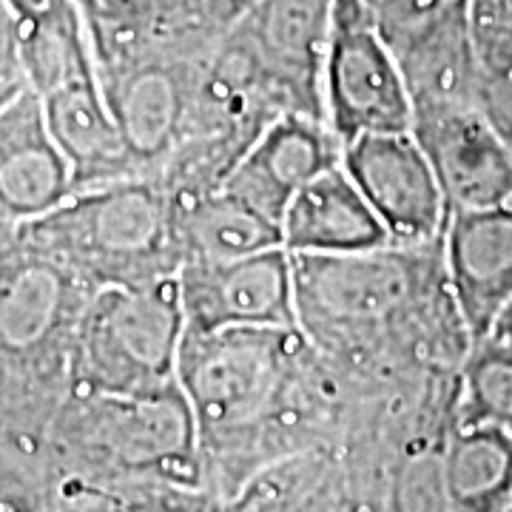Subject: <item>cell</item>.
Segmentation results:
<instances>
[{
	"label": "cell",
	"mask_w": 512,
	"mask_h": 512,
	"mask_svg": "<svg viewBox=\"0 0 512 512\" xmlns=\"http://www.w3.org/2000/svg\"><path fill=\"white\" fill-rule=\"evenodd\" d=\"M342 373L296 328L185 330L177 384L208 476L262 464L265 444H293L336 399Z\"/></svg>",
	"instance_id": "cell-1"
},
{
	"label": "cell",
	"mask_w": 512,
	"mask_h": 512,
	"mask_svg": "<svg viewBox=\"0 0 512 512\" xmlns=\"http://www.w3.org/2000/svg\"><path fill=\"white\" fill-rule=\"evenodd\" d=\"M291 262L296 330L348 382L376 379L402 359L444 274L441 242Z\"/></svg>",
	"instance_id": "cell-2"
},
{
	"label": "cell",
	"mask_w": 512,
	"mask_h": 512,
	"mask_svg": "<svg viewBox=\"0 0 512 512\" xmlns=\"http://www.w3.org/2000/svg\"><path fill=\"white\" fill-rule=\"evenodd\" d=\"M92 288L15 231H0V450L43 461L69 396L74 333Z\"/></svg>",
	"instance_id": "cell-3"
},
{
	"label": "cell",
	"mask_w": 512,
	"mask_h": 512,
	"mask_svg": "<svg viewBox=\"0 0 512 512\" xmlns=\"http://www.w3.org/2000/svg\"><path fill=\"white\" fill-rule=\"evenodd\" d=\"M46 476L103 490L168 484L202 493L205 461L180 384L148 393H69L43 447Z\"/></svg>",
	"instance_id": "cell-4"
},
{
	"label": "cell",
	"mask_w": 512,
	"mask_h": 512,
	"mask_svg": "<svg viewBox=\"0 0 512 512\" xmlns=\"http://www.w3.org/2000/svg\"><path fill=\"white\" fill-rule=\"evenodd\" d=\"M15 231L92 291L163 282L183 265L177 211L157 177L74 191L55 211Z\"/></svg>",
	"instance_id": "cell-5"
},
{
	"label": "cell",
	"mask_w": 512,
	"mask_h": 512,
	"mask_svg": "<svg viewBox=\"0 0 512 512\" xmlns=\"http://www.w3.org/2000/svg\"><path fill=\"white\" fill-rule=\"evenodd\" d=\"M185 336L177 276L140 288H100L74 333L69 393H148L177 382Z\"/></svg>",
	"instance_id": "cell-6"
},
{
	"label": "cell",
	"mask_w": 512,
	"mask_h": 512,
	"mask_svg": "<svg viewBox=\"0 0 512 512\" xmlns=\"http://www.w3.org/2000/svg\"><path fill=\"white\" fill-rule=\"evenodd\" d=\"M211 55L151 49L94 63L100 92L140 177H157L183 143Z\"/></svg>",
	"instance_id": "cell-7"
},
{
	"label": "cell",
	"mask_w": 512,
	"mask_h": 512,
	"mask_svg": "<svg viewBox=\"0 0 512 512\" xmlns=\"http://www.w3.org/2000/svg\"><path fill=\"white\" fill-rule=\"evenodd\" d=\"M322 117L342 148L367 134L410 131L399 63L362 0H333L322 66Z\"/></svg>",
	"instance_id": "cell-8"
},
{
	"label": "cell",
	"mask_w": 512,
	"mask_h": 512,
	"mask_svg": "<svg viewBox=\"0 0 512 512\" xmlns=\"http://www.w3.org/2000/svg\"><path fill=\"white\" fill-rule=\"evenodd\" d=\"M342 168L384 225L390 245H439L450 205L413 131L367 134L342 148Z\"/></svg>",
	"instance_id": "cell-9"
},
{
	"label": "cell",
	"mask_w": 512,
	"mask_h": 512,
	"mask_svg": "<svg viewBox=\"0 0 512 512\" xmlns=\"http://www.w3.org/2000/svg\"><path fill=\"white\" fill-rule=\"evenodd\" d=\"M333 0H254L234 23L285 114L322 117V66Z\"/></svg>",
	"instance_id": "cell-10"
},
{
	"label": "cell",
	"mask_w": 512,
	"mask_h": 512,
	"mask_svg": "<svg viewBox=\"0 0 512 512\" xmlns=\"http://www.w3.org/2000/svg\"><path fill=\"white\" fill-rule=\"evenodd\" d=\"M185 330L296 328L293 262L271 248L228 262H191L177 271Z\"/></svg>",
	"instance_id": "cell-11"
},
{
	"label": "cell",
	"mask_w": 512,
	"mask_h": 512,
	"mask_svg": "<svg viewBox=\"0 0 512 512\" xmlns=\"http://www.w3.org/2000/svg\"><path fill=\"white\" fill-rule=\"evenodd\" d=\"M441 265L470 345L481 342L512 302V200L450 214Z\"/></svg>",
	"instance_id": "cell-12"
},
{
	"label": "cell",
	"mask_w": 512,
	"mask_h": 512,
	"mask_svg": "<svg viewBox=\"0 0 512 512\" xmlns=\"http://www.w3.org/2000/svg\"><path fill=\"white\" fill-rule=\"evenodd\" d=\"M336 165H342V143L325 120L279 114L262 128L222 188L279 222L288 202Z\"/></svg>",
	"instance_id": "cell-13"
},
{
	"label": "cell",
	"mask_w": 512,
	"mask_h": 512,
	"mask_svg": "<svg viewBox=\"0 0 512 512\" xmlns=\"http://www.w3.org/2000/svg\"><path fill=\"white\" fill-rule=\"evenodd\" d=\"M410 131L439 180L450 214L512 200V151L481 111L421 117Z\"/></svg>",
	"instance_id": "cell-14"
},
{
	"label": "cell",
	"mask_w": 512,
	"mask_h": 512,
	"mask_svg": "<svg viewBox=\"0 0 512 512\" xmlns=\"http://www.w3.org/2000/svg\"><path fill=\"white\" fill-rule=\"evenodd\" d=\"M72 194V168L29 89L0 111V231L46 217Z\"/></svg>",
	"instance_id": "cell-15"
},
{
	"label": "cell",
	"mask_w": 512,
	"mask_h": 512,
	"mask_svg": "<svg viewBox=\"0 0 512 512\" xmlns=\"http://www.w3.org/2000/svg\"><path fill=\"white\" fill-rule=\"evenodd\" d=\"M387 46L399 63L413 120L476 109L467 0H453Z\"/></svg>",
	"instance_id": "cell-16"
},
{
	"label": "cell",
	"mask_w": 512,
	"mask_h": 512,
	"mask_svg": "<svg viewBox=\"0 0 512 512\" xmlns=\"http://www.w3.org/2000/svg\"><path fill=\"white\" fill-rule=\"evenodd\" d=\"M46 126L72 168L74 191L140 177L100 92L94 66L37 92Z\"/></svg>",
	"instance_id": "cell-17"
},
{
	"label": "cell",
	"mask_w": 512,
	"mask_h": 512,
	"mask_svg": "<svg viewBox=\"0 0 512 512\" xmlns=\"http://www.w3.org/2000/svg\"><path fill=\"white\" fill-rule=\"evenodd\" d=\"M282 248L291 256H342L387 248L390 237L342 165L319 174L285 208Z\"/></svg>",
	"instance_id": "cell-18"
},
{
	"label": "cell",
	"mask_w": 512,
	"mask_h": 512,
	"mask_svg": "<svg viewBox=\"0 0 512 512\" xmlns=\"http://www.w3.org/2000/svg\"><path fill=\"white\" fill-rule=\"evenodd\" d=\"M450 512H507L512 504V433L456 424L441 450Z\"/></svg>",
	"instance_id": "cell-19"
},
{
	"label": "cell",
	"mask_w": 512,
	"mask_h": 512,
	"mask_svg": "<svg viewBox=\"0 0 512 512\" xmlns=\"http://www.w3.org/2000/svg\"><path fill=\"white\" fill-rule=\"evenodd\" d=\"M183 265L228 262L239 256L282 248L279 222L259 214L228 188H217L200 200L174 208ZM180 265V268H183Z\"/></svg>",
	"instance_id": "cell-20"
},
{
	"label": "cell",
	"mask_w": 512,
	"mask_h": 512,
	"mask_svg": "<svg viewBox=\"0 0 512 512\" xmlns=\"http://www.w3.org/2000/svg\"><path fill=\"white\" fill-rule=\"evenodd\" d=\"M476 109L512 151V0H467Z\"/></svg>",
	"instance_id": "cell-21"
},
{
	"label": "cell",
	"mask_w": 512,
	"mask_h": 512,
	"mask_svg": "<svg viewBox=\"0 0 512 512\" xmlns=\"http://www.w3.org/2000/svg\"><path fill=\"white\" fill-rule=\"evenodd\" d=\"M456 424H493L512 433V350L473 342L461 359Z\"/></svg>",
	"instance_id": "cell-22"
},
{
	"label": "cell",
	"mask_w": 512,
	"mask_h": 512,
	"mask_svg": "<svg viewBox=\"0 0 512 512\" xmlns=\"http://www.w3.org/2000/svg\"><path fill=\"white\" fill-rule=\"evenodd\" d=\"M86 26H160L222 23L234 26L251 6L245 0H74Z\"/></svg>",
	"instance_id": "cell-23"
},
{
	"label": "cell",
	"mask_w": 512,
	"mask_h": 512,
	"mask_svg": "<svg viewBox=\"0 0 512 512\" xmlns=\"http://www.w3.org/2000/svg\"><path fill=\"white\" fill-rule=\"evenodd\" d=\"M362 3L376 23L379 35L384 37V43H393L396 37L416 29L444 6H450L453 0H362Z\"/></svg>",
	"instance_id": "cell-24"
},
{
	"label": "cell",
	"mask_w": 512,
	"mask_h": 512,
	"mask_svg": "<svg viewBox=\"0 0 512 512\" xmlns=\"http://www.w3.org/2000/svg\"><path fill=\"white\" fill-rule=\"evenodd\" d=\"M32 89L29 83V74L23 66V57H20L18 37L12 23L0 26V111L6 106H12L20 94H26Z\"/></svg>",
	"instance_id": "cell-25"
},
{
	"label": "cell",
	"mask_w": 512,
	"mask_h": 512,
	"mask_svg": "<svg viewBox=\"0 0 512 512\" xmlns=\"http://www.w3.org/2000/svg\"><path fill=\"white\" fill-rule=\"evenodd\" d=\"M484 339H487V342H495V345H501V348L512 350V302L504 308V311L498 313V319H495L493 328H490V333H487Z\"/></svg>",
	"instance_id": "cell-26"
},
{
	"label": "cell",
	"mask_w": 512,
	"mask_h": 512,
	"mask_svg": "<svg viewBox=\"0 0 512 512\" xmlns=\"http://www.w3.org/2000/svg\"><path fill=\"white\" fill-rule=\"evenodd\" d=\"M9 23V9H6V3L0 0V26H6Z\"/></svg>",
	"instance_id": "cell-27"
},
{
	"label": "cell",
	"mask_w": 512,
	"mask_h": 512,
	"mask_svg": "<svg viewBox=\"0 0 512 512\" xmlns=\"http://www.w3.org/2000/svg\"><path fill=\"white\" fill-rule=\"evenodd\" d=\"M245 3H254V0H245Z\"/></svg>",
	"instance_id": "cell-28"
},
{
	"label": "cell",
	"mask_w": 512,
	"mask_h": 512,
	"mask_svg": "<svg viewBox=\"0 0 512 512\" xmlns=\"http://www.w3.org/2000/svg\"><path fill=\"white\" fill-rule=\"evenodd\" d=\"M507 512H512V504H510V510H507Z\"/></svg>",
	"instance_id": "cell-29"
}]
</instances>
